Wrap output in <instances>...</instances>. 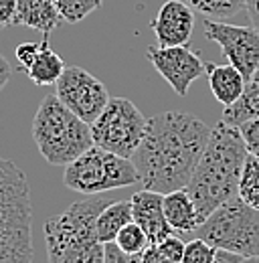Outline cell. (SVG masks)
<instances>
[{
    "mask_svg": "<svg viewBox=\"0 0 259 263\" xmlns=\"http://www.w3.org/2000/svg\"><path fill=\"white\" fill-rule=\"evenodd\" d=\"M164 215L170 227L178 233H194L205 223L187 189L164 195Z\"/></svg>",
    "mask_w": 259,
    "mask_h": 263,
    "instance_id": "cell-15",
    "label": "cell"
},
{
    "mask_svg": "<svg viewBox=\"0 0 259 263\" xmlns=\"http://www.w3.org/2000/svg\"><path fill=\"white\" fill-rule=\"evenodd\" d=\"M247 156L249 152L239 130L219 120L187 186L202 219L237 197Z\"/></svg>",
    "mask_w": 259,
    "mask_h": 263,
    "instance_id": "cell-2",
    "label": "cell"
},
{
    "mask_svg": "<svg viewBox=\"0 0 259 263\" xmlns=\"http://www.w3.org/2000/svg\"><path fill=\"white\" fill-rule=\"evenodd\" d=\"M202 29L209 41L217 43L225 53L229 65L241 71L245 81H251L259 65V31L255 27H239L223 21L202 18Z\"/></svg>",
    "mask_w": 259,
    "mask_h": 263,
    "instance_id": "cell-10",
    "label": "cell"
},
{
    "mask_svg": "<svg viewBox=\"0 0 259 263\" xmlns=\"http://www.w3.org/2000/svg\"><path fill=\"white\" fill-rule=\"evenodd\" d=\"M237 197L241 198L245 204H249L251 209L259 211V158L253 154H249L247 160H245L241 178H239Z\"/></svg>",
    "mask_w": 259,
    "mask_h": 263,
    "instance_id": "cell-21",
    "label": "cell"
},
{
    "mask_svg": "<svg viewBox=\"0 0 259 263\" xmlns=\"http://www.w3.org/2000/svg\"><path fill=\"white\" fill-rule=\"evenodd\" d=\"M158 47H180L191 41L194 10L184 0H166L150 23Z\"/></svg>",
    "mask_w": 259,
    "mask_h": 263,
    "instance_id": "cell-12",
    "label": "cell"
},
{
    "mask_svg": "<svg viewBox=\"0 0 259 263\" xmlns=\"http://www.w3.org/2000/svg\"><path fill=\"white\" fill-rule=\"evenodd\" d=\"M243 257L235 255V253H229V251H217V257H215V263H241Z\"/></svg>",
    "mask_w": 259,
    "mask_h": 263,
    "instance_id": "cell-33",
    "label": "cell"
},
{
    "mask_svg": "<svg viewBox=\"0 0 259 263\" xmlns=\"http://www.w3.org/2000/svg\"><path fill=\"white\" fill-rule=\"evenodd\" d=\"M132 202V217L134 223L140 225L142 231L148 235L150 245H158L166 237L174 235L166 215H164V195L152 191H140L130 198Z\"/></svg>",
    "mask_w": 259,
    "mask_h": 263,
    "instance_id": "cell-13",
    "label": "cell"
},
{
    "mask_svg": "<svg viewBox=\"0 0 259 263\" xmlns=\"http://www.w3.org/2000/svg\"><path fill=\"white\" fill-rule=\"evenodd\" d=\"M148 61L172 87V91L184 98L194 81L205 73V61L189 45L180 47H148Z\"/></svg>",
    "mask_w": 259,
    "mask_h": 263,
    "instance_id": "cell-11",
    "label": "cell"
},
{
    "mask_svg": "<svg viewBox=\"0 0 259 263\" xmlns=\"http://www.w3.org/2000/svg\"><path fill=\"white\" fill-rule=\"evenodd\" d=\"M158 249H160L162 253L170 259V261L174 263H182V257H184V249H187V243L180 239V237H176V235H170V237H166L164 241L158 243Z\"/></svg>",
    "mask_w": 259,
    "mask_h": 263,
    "instance_id": "cell-25",
    "label": "cell"
},
{
    "mask_svg": "<svg viewBox=\"0 0 259 263\" xmlns=\"http://www.w3.org/2000/svg\"><path fill=\"white\" fill-rule=\"evenodd\" d=\"M114 243H116L124 253H128V255H140V253L150 245V239H148V235L142 231L140 225L130 223V225H126L124 229L120 231V235L116 237Z\"/></svg>",
    "mask_w": 259,
    "mask_h": 263,
    "instance_id": "cell-22",
    "label": "cell"
},
{
    "mask_svg": "<svg viewBox=\"0 0 259 263\" xmlns=\"http://www.w3.org/2000/svg\"><path fill=\"white\" fill-rule=\"evenodd\" d=\"M217 251H219L217 247H213L211 243L196 237V239L187 243L182 263H215Z\"/></svg>",
    "mask_w": 259,
    "mask_h": 263,
    "instance_id": "cell-24",
    "label": "cell"
},
{
    "mask_svg": "<svg viewBox=\"0 0 259 263\" xmlns=\"http://www.w3.org/2000/svg\"><path fill=\"white\" fill-rule=\"evenodd\" d=\"M245 10H247L251 27H255L259 31V0H247L245 2Z\"/></svg>",
    "mask_w": 259,
    "mask_h": 263,
    "instance_id": "cell-31",
    "label": "cell"
},
{
    "mask_svg": "<svg viewBox=\"0 0 259 263\" xmlns=\"http://www.w3.org/2000/svg\"><path fill=\"white\" fill-rule=\"evenodd\" d=\"M63 23V16L55 0H18L14 25L29 27L45 36L53 33Z\"/></svg>",
    "mask_w": 259,
    "mask_h": 263,
    "instance_id": "cell-14",
    "label": "cell"
},
{
    "mask_svg": "<svg viewBox=\"0 0 259 263\" xmlns=\"http://www.w3.org/2000/svg\"><path fill=\"white\" fill-rule=\"evenodd\" d=\"M134 223L132 217V202L130 200H114L109 206H105L96 221V235L99 243L107 245L114 243L120 231L126 225Z\"/></svg>",
    "mask_w": 259,
    "mask_h": 263,
    "instance_id": "cell-18",
    "label": "cell"
},
{
    "mask_svg": "<svg viewBox=\"0 0 259 263\" xmlns=\"http://www.w3.org/2000/svg\"><path fill=\"white\" fill-rule=\"evenodd\" d=\"M211 130L189 111H164L150 118L146 134L132 156L142 186L160 195L187 189Z\"/></svg>",
    "mask_w": 259,
    "mask_h": 263,
    "instance_id": "cell-1",
    "label": "cell"
},
{
    "mask_svg": "<svg viewBox=\"0 0 259 263\" xmlns=\"http://www.w3.org/2000/svg\"><path fill=\"white\" fill-rule=\"evenodd\" d=\"M63 182L79 195H103L140 182V174L132 158H122L91 146L77 160L65 166Z\"/></svg>",
    "mask_w": 259,
    "mask_h": 263,
    "instance_id": "cell-7",
    "label": "cell"
},
{
    "mask_svg": "<svg viewBox=\"0 0 259 263\" xmlns=\"http://www.w3.org/2000/svg\"><path fill=\"white\" fill-rule=\"evenodd\" d=\"M148 120L126 98H112L101 116L89 126L94 146L122 158H132L146 134Z\"/></svg>",
    "mask_w": 259,
    "mask_h": 263,
    "instance_id": "cell-8",
    "label": "cell"
},
{
    "mask_svg": "<svg viewBox=\"0 0 259 263\" xmlns=\"http://www.w3.org/2000/svg\"><path fill=\"white\" fill-rule=\"evenodd\" d=\"M198 14L211 21H225L245 8L247 0H184Z\"/></svg>",
    "mask_w": 259,
    "mask_h": 263,
    "instance_id": "cell-20",
    "label": "cell"
},
{
    "mask_svg": "<svg viewBox=\"0 0 259 263\" xmlns=\"http://www.w3.org/2000/svg\"><path fill=\"white\" fill-rule=\"evenodd\" d=\"M18 0H0V29L14 25Z\"/></svg>",
    "mask_w": 259,
    "mask_h": 263,
    "instance_id": "cell-29",
    "label": "cell"
},
{
    "mask_svg": "<svg viewBox=\"0 0 259 263\" xmlns=\"http://www.w3.org/2000/svg\"><path fill=\"white\" fill-rule=\"evenodd\" d=\"M194 233L219 251H229L239 257L259 255V211L245 204L239 197L213 211Z\"/></svg>",
    "mask_w": 259,
    "mask_h": 263,
    "instance_id": "cell-6",
    "label": "cell"
},
{
    "mask_svg": "<svg viewBox=\"0 0 259 263\" xmlns=\"http://www.w3.org/2000/svg\"><path fill=\"white\" fill-rule=\"evenodd\" d=\"M65 23H79L101 6L103 0H55Z\"/></svg>",
    "mask_w": 259,
    "mask_h": 263,
    "instance_id": "cell-23",
    "label": "cell"
},
{
    "mask_svg": "<svg viewBox=\"0 0 259 263\" xmlns=\"http://www.w3.org/2000/svg\"><path fill=\"white\" fill-rule=\"evenodd\" d=\"M241 263H259V255L257 257H243V261Z\"/></svg>",
    "mask_w": 259,
    "mask_h": 263,
    "instance_id": "cell-34",
    "label": "cell"
},
{
    "mask_svg": "<svg viewBox=\"0 0 259 263\" xmlns=\"http://www.w3.org/2000/svg\"><path fill=\"white\" fill-rule=\"evenodd\" d=\"M140 263H174L170 261L160 249L158 245H148L142 253H140Z\"/></svg>",
    "mask_w": 259,
    "mask_h": 263,
    "instance_id": "cell-30",
    "label": "cell"
},
{
    "mask_svg": "<svg viewBox=\"0 0 259 263\" xmlns=\"http://www.w3.org/2000/svg\"><path fill=\"white\" fill-rule=\"evenodd\" d=\"M65 61L61 55H57L51 45H49V36L43 39L41 43V51L36 55V59L32 61V65L25 71L29 75L34 85L45 87V85H55L59 81V77L63 75L65 71Z\"/></svg>",
    "mask_w": 259,
    "mask_h": 263,
    "instance_id": "cell-17",
    "label": "cell"
},
{
    "mask_svg": "<svg viewBox=\"0 0 259 263\" xmlns=\"http://www.w3.org/2000/svg\"><path fill=\"white\" fill-rule=\"evenodd\" d=\"M8 81H10V65H8V61L0 55V91L6 87Z\"/></svg>",
    "mask_w": 259,
    "mask_h": 263,
    "instance_id": "cell-32",
    "label": "cell"
},
{
    "mask_svg": "<svg viewBox=\"0 0 259 263\" xmlns=\"http://www.w3.org/2000/svg\"><path fill=\"white\" fill-rule=\"evenodd\" d=\"M55 96L65 107H69L89 126L101 116L112 99L105 85L96 75L77 65L65 67L63 75L55 83Z\"/></svg>",
    "mask_w": 259,
    "mask_h": 263,
    "instance_id": "cell-9",
    "label": "cell"
},
{
    "mask_svg": "<svg viewBox=\"0 0 259 263\" xmlns=\"http://www.w3.org/2000/svg\"><path fill=\"white\" fill-rule=\"evenodd\" d=\"M251 81L259 83V65H257V69H255V73H253V77H251Z\"/></svg>",
    "mask_w": 259,
    "mask_h": 263,
    "instance_id": "cell-35",
    "label": "cell"
},
{
    "mask_svg": "<svg viewBox=\"0 0 259 263\" xmlns=\"http://www.w3.org/2000/svg\"><path fill=\"white\" fill-rule=\"evenodd\" d=\"M32 140L41 156L53 166H67L94 146L91 128L65 107L57 96L41 101L32 120Z\"/></svg>",
    "mask_w": 259,
    "mask_h": 263,
    "instance_id": "cell-5",
    "label": "cell"
},
{
    "mask_svg": "<svg viewBox=\"0 0 259 263\" xmlns=\"http://www.w3.org/2000/svg\"><path fill=\"white\" fill-rule=\"evenodd\" d=\"M205 73L209 77V87L215 99L223 105H231L241 98L247 81L241 75L239 69L233 65H217V63H205Z\"/></svg>",
    "mask_w": 259,
    "mask_h": 263,
    "instance_id": "cell-16",
    "label": "cell"
},
{
    "mask_svg": "<svg viewBox=\"0 0 259 263\" xmlns=\"http://www.w3.org/2000/svg\"><path fill=\"white\" fill-rule=\"evenodd\" d=\"M237 130L241 134L245 146H247V152L259 158V118L247 122V124H243V126L237 128Z\"/></svg>",
    "mask_w": 259,
    "mask_h": 263,
    "instance_id": "cell-26",
    "label": "cell"
},
{
    "mask_svg": "<svg viewBox=\"0 0 259 263\" xmlns=\"http://www.w3.org/2000/svg\"><path fill=\"white\" fill-rule=\"evenodd\" d=\"M116 198L94 195L73 202L61 215L45 223V245L49 263H105V245L96 235L99 213Z\"/></svg>",
    "mask_w": 259,
    "mask_h": 263,
    "instance_id": "cell-3",
    "label": "cell"
},
{
    "mask_svg": "<svg viewBox=\"0 0 259 263\" xmlns=\"http://www.w3.org/2000/svg\"><path fill=\"white\" fill-rule=\"evenodd\" d=\"M255 118H259V83L247 81L241 98L225 107L221 122H225L227 126H233V128H241L243 124Z\"/></svg>",
    "mask_w": 259,
    "mask_h": 263,
    "instance_id": "cell-19",
    "label": "cell"
},
{
    "mask_svg": "<svg viewBox=\"0 0 259 263\" xmlns=\"http://www.w3.org/2000/svg\"><path fill=\"white\" fill-rule=\"evenodd\" d=\"M105 263H140V255H128L116 243H107L105 245Z\"/></svg>",
    "mask_w": 259,
    "mask_h": 263,
    "instance_id": "cell-28",
    "label": "cell"
},
{
    "mask_svg": "<svg viewBox=\"0 0 259 263\" xmlns=\"http://www.w3.org/2000/svg\"><path fill=\"white\" fill-rule=\"evenodd\" d=\"M31 189L25 172L0 158V263H32Z\"/></svg>",
    "mask_w": 259,
    "mask_h": 263,
    "instance_id": "cell-4",
    "label": "cell"
},
{
    "mask_svg": "<svg viewBox=\"0 0 259 263\" xmlns=\"http://www.w3.org/2000/svg\"><path fill=\"white\" fill-rule=\"evenodd\" d=\"M39 51H41V43H31V41L29 43H21L14 49V57H16V61H18L23 71H27L32 65V61L36 59Z\"/></svg>",
    "mask_w": 259,
    "mask_h": 263,
    "instance_id": "cell-27",
    "label": "cell"
}]
</instances>
